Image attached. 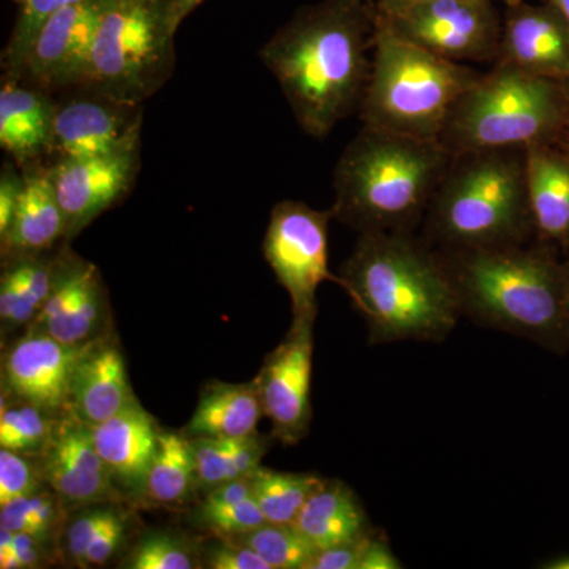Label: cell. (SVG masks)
<instances>
[{
    "label": "cell",
    "mask_w": 569,
    "mask_h": 569,
    "mask_svg": "<svg viewBox=\"0 0 569 569\" xmlns=\"http://www.w3.org/2000/svg\"><path fill=\"white\" fill-rule=\"evenodd\" d=\"M261 415L264 413L257 380L244 385H211L201 395L187 426V437H253Z\"/></svg>",
    "instance_id": "obj_25"
},
{
    "label": "cell",
    "mask_w": 569,
    "mask_h": 569,
    "mask_svg": "<svg viewBox=\"0 0 569 569\" xmlns=\"http://www.w3.org/2000/svg\"><path fill=\"white\" fill-rule=\"evenodd\" d=\"M190 443L193 449L197 486L211 490L223 482L233 481L227 438L192 437Z\"/></svg>",
    "instance_id": "obj_34"
},
{
    "label": "cell",
    "mask_w": 569,
    "mask_h": 569,
    "mask_svg": "<svg viewBox=\"0 0 569 569\" xmlns=\"http://www.w3.org/2000/svg\"><path fill=\"white\" fill-rule=\"evenodd\" d=\"M541 2L548 3V6H552L553 9L559 10L561 17H563L569 24V0H541Z\"/></svg>",
    "instance_id": "obj_49"
},
{
    "label": "cell",
    "mask_w": 569,
    "mask_h": 569,
    "mask_svg": "<svg viewBox=\"0 0 569 569\" xmlns=\"http://www.w3.org/2000/svg\"><path fill=\"white\" fill-rule=\"evenodd\" d=\"M14 2H20V3H21V6H22V3H24V2H26V0H14Z\"/></svg>",
    "instance_id": "obj_52"
},
{
    "label": "cell",
    "mask_w": 569,
    "mask_h": 569,
    "mask_svg": "<svg viewBox=\"0 0 569 569\" xmlns=\"http://www.w3.org/2000/svg\"><path fill=\"white\" fill-rule=\"evenodd\" d=\"M313 323L316 318H293L283 342L268 356L257 378L263 413L284 445L299 443L312 422Z\"/></svg>",
    "instance_id": "obj_11"
},
{
    "label": "cell",
    "mask_w": 569,
    "mask_h": 569,
    "mask_svg": "<svg viewBox=\"0 0 569 569\" xmlns=\"http://www.w3.org/2000/svg\"><path fill=\"white\" fill-rule=\"evenodd\" d=\"M337 277L376 346L441 342L462 317L440 253L413 233L361 234Z\"/></svg>",
    "instance_id": "obj_2"
},
{
    "label": "cell",
    "mask_w": 569,
    "mask_h": 569,
    "mask_svg": "<svg viewBox=\"0 0 569 569\" xmlns=\"http://www.w3.org/2000/svg\"><path fill=\"white\" fill-rule=\"evenodd\" d=\"M295 527L317 550L346 545L373 531L353 490L328 479L307 500Z\"/></svg>",
    "instance_id": "obj_23"
},
{
    "label": "cell",
    "mask_w": 569,
    "mask_h": 569,
    "mask_svg": "<svg viewBox=\"0 0 569 569\" xmlns=\"http://www.w3.org/2000/svg\"><path fill=\"white\" fill-rule=\"evenodd\" d=\"M204 563L212 569H271L252 548L231 538L209 549Z\"/></svg>",
    "instance_id": "obj_39"
},
{
    "label": "cell",
    "mask_w": 569,
    "mask_h": 569,
    "mask_svg": "<svg viewBox=\"0 0 569 569\" xmlns=\"http://www.w3.org/2000/svg\"><path fill=\"white\" fill-rule=\"evenodd\" d=\"M201 522L222 538L241 537L266 523L263 512L254 498L231 505H204L201 508Z\"/></svg>",
    "instance_id": "obj_33"
},
{
    "label": "cell",
    "mask_w": 569,
    "mask_h": 569,
    "mask_svg": "<svg viewBox=\"0 0 569 569\" xmlns=\"http://www.w3.org/2000/svg\"><path fill=\"white\" fill-rule=\"evenodd\" d=\"M171 0H107L82 84L112 102L138 107L174 67Z\"/></svg>",
    "instance_id": "obj_8"
},
{
    "label": "cell",
    "mask_w": 569,
    "mask_h": 569,
    "mask_svg": "<svg viewBox=\"0 0 569 569\" xmlns=\"http://www.w3.org/2000/svg\"><path fill=\"white\" fill-rule=\"evenodd\" d=\"M56 108L44 93L17 81L0 89V146L17 159L29 162L52 146Z\"/></svg>",
    "instance_id": "obj_22"
},
{
    "label": "cell",
    "mask_w": 569,
    "mask_h": 569,
    "mask_svg": "<svg viewBox=\"0 0 569 569\" xmlns=\"http://www.w3.org/2000/svg\"><path fill=\"white\" fill-rule=\"evenodd\" d=\"M197 485L190 438L176 432H160L159 445L144 482L149 500L159 505L181 503Z\"/></svg>",
    "instance_id": "obj_26"
},
{
    "label": "cell",
    "mask_w": 569,
    "mask_h": 569,
    "mask_svg": "<svg viewBox=\"0 0 569 569\" xmlns=\"http://www.w3.org/2000/svg\"><path fill=\"white\" fill-rule=\"evenodd\" d=\"M497 61L548 80L569 82L567 20L545 2L508 7Z\"/></svg>",
    "instance_id": "obj_15"
},
{
    "label": "cell",
    "mask_w": 569,
    "mask_h": 569,
    "mask_svg": "<svg viewBox=\"0 0 569 569\" xmlns=\"http://www.w3.org/2000/svg\"><path fill=\"white\" fill-rule=\"evenodd\" d=\"M565 112L561 82L497 61L452 107L440 142L452 157L553 144Z\"/></svg>",
    "instance_id": "obj_7"
},
{
    "label": "cell",
    "mask_w": 569,
    "mask_h": 569,
    "mask_svg": "<svg viewBox=\"0 0 569 569\" xmlns=\"http://www.w3.org/2000/svg\"><path fill=\"white\" fill-rule=\"evenodd\" d=\"M376 33V2L325 0L299 11L260 51L310 137H328L361 107Z\"/></svg>",
    "instance_id": "obj_1"
},
{
    "label": "cell",
    "mask_w": 569,
    "mask_h": 569,
    "mask_svg": "<svg viewBox=\"0 0 569 569\" xmlns=\"http://www.w3.org/2000/svg\"><path fill=\"white\" fill-rule=\"evenodd\" d=\"M381 18L397 36L449 61L496 62L500 54L503 20L492 0H432Z\"/></svg>",
    "instance_id": "obj_10"
},
{
    "label": "cell",
    "mask_w": 569,
    "mask_h": 569,
    "mask_svg": "<svg viewBox=\"0 0 569 569\" xmlns=\"http://www.w3.org/2000/svg\"><path fill=\"white\" fill-rule=\"evenodd\" d=\"M116 515L112 509L99 508L74 519L66 535V550L71 559L81 565L86 550Z\"/></svg>",
    "instance_id": "obj_37"
},
{
    "label": "cell",
    "mask_w": 569,
    "mask_h": 569,
    "mask_svg": "<svg viewBox=\"0 0 569 569\" xmlns=\"http://www.w3.org/2000/svg\"><path fill=\"white\" fill-rule=\"evenodd\" d=\"M41 455V478L61 500L89 505L110 497L112 475L97 451L91 427L80 419L67 418L52 427Z\"/></svg>",
    "instance_id": "obj_16"
},
{
    "label": "cell",
    "mask_w": 569,
    "mask_h": 569,
    "mask_svg": "<svg viewBox=\"0 0 569 569\" xmlns=\"http://www.w3.org/2000/svg\"><path fill=\"white\" fill-rule=\"evenodd\" d=\"M48 415L50 413L28 402L14 407L2 406L0 447L21 455L43 451L54 427Z\"/></svg>",
    "instance_id": "obj_29"
},
{
    "label": "cell",
    "mask_w": 569,
    "mask_h": 569,
    "mask_svg": "<svg viewBox=\"0 0 569 569\" xmlns=\"http://www.w3.org/2000/svg\"><path fill=\"white\" fill-rule=\"evenodd\" d=\"M332 209L320 211L302 201L274 206L266 230V261L291 299L293 318L317 317V291L326 280L339 282L329 271V222Z\"/></svg>",
    "instance_id": "obj_9"
},
{
    "label": "cell",
    "mask_w": 569,
    "mask_h": 569,
    "mask_svg": "<svg viewBox=\"0 0 569 569\" xmlns=\"http://www.w3.org/2000/svg\"><path fill=\"white\" fill-rule=\"evenodd\" d=\"M526 179L537 238L569 258V152L556 144L530 146Z\"/></svg>",
    "instance_id": "obj_19"
},
{
    "label": "cell",
    "mask_w": 569,
    "mask_h": 569,
    "mask_svg": "<svg viewBox=\"0 0 569 569\" xmlns=\"http://www.w3.org/2000/svg\"><path fill=\"white\" fill-rule=\"evenodd\" d=\"M426 2H432V0H376V9L381 17H391V14L399 13V11Z\"/></svg>",
    "instance_id": "obj_46"
},
{
    "label": "cell",
    "mask_w": 569,
    "mask_h": 569,
    "mask_svg": "<svg viewBox=\"0 0 569 569\" xmlns=\"http://www.w3.org/2000/svg\"><path fill=\"white\" fill-rule=\"evenodd\" d=\"M107 0H82L52 14L37 33L20 77L40 88L82 84Z\"/></svg>",
    "instance_id": "obj_13"
},
{
    "label": "cell",
    "mask_w": 569,
    "mask_h": 569,
    "mask_svg": "<svg viewBox=\"0 0 569 569\" xmlns=\"http://www.w3.org/2000/svg\"><path fill=\"white\" fill-rule=\"evenodd\" d=\"M541 568L546 569H569V553H561L556 559H550L541 565Z\"/></svg>",
    "instance_id": "obj_48"
},
{
    "label": "cell",
    "mask_w": 569,
    "mask_h": 569,
    "mask_svg": "<svg viewBox=\"0 0 569 569\" xmlns=\"http://www.w3.org/2000/svg\"><path fill=\"white\" fill-rule=\"evenodd\" d=\"M507 3V7L518 6V3L523 2V0H503Z\"/></svg>",
    "instance_id": "obj_51"
},
{
    "label": "cell",
    "mask_w": 569,
    "mask_h": 569,
    "mask_svg": "<svg viewBox=\"0 0 569 569\" xmlns=\"http://www.w3.org/2000/svg\"><path fill=\"white\" fill-rule=\"evenodd\" d=\"M58 505L50 493L33 492L0 507V529L26 533L41 545L58 526Z\"/></svg>",
    "instance_id": "obj_31"
},
{
    "label": "cell",
    "mask_w": 569,
    "mask_h": 569,
    "mask_svg": "<svg viewBox=\"0 0 569 569\" xmlns=\"http://www.w3.org/2000/svg\"><path fill=\"white\" fill-rule=\"evenodd\" d=\"M565 284H567V307L569 313V258H565Z\"/></svg>",
    "instance_id": "obj_50"
},
{
    "label": "cell",
    "mask_w": 569,
    "mask_h": 569,
    "mask_svg": "<svg viewBox=\"0 0 569 569\" xmlns=\"http://www.w3.org/2000/svg\"><path fill=\"white\" fill-rule=\"evenodd\" d=\"M481 77L397 36L377 13L372 70L359 107L362 126L440 141L452 107Z\"/></svg>",
    "instance_id": "obj_6"
},
{
    "label": "cell",
    "mask_w": 569,
    "mask_h": 569,
    "mask_svg": "<svg viewBox=\"0 0 569 569\" xmlns=\"http://www.w3.org/2000/svg\"><path fill=\"white\" fill-rule=\"evenodd\" d=\"M22 178L20 204L2 247L7 253L32 254L54 244L66 233V223L51 171L31 170Z\"/></svg>",
    "instance_id": "obj_24"
},
{
    "label": "cell",
    "mask_w": 569,
    "mask_h": 569,
    "mask_svg": "<svg viewBox=\"0 0 569 569\" xmlns=\"http://www.w3.org/2000/svg\"><path fill=\"white\" fill-rule=\"evenodd\" d=\"M254 501L266 522L295 526L299 512L325 479L310 473H283L260 467L249 477Z\"/></svg>",
    "instance_id": "obj_27"
},
{
    "label": "cell",
    "mask_w": 569,
    "mask_h": 569,
    "mask_svg": "<svg viewBox=\"0 0 569 569\" xmlns=\"http://www.w3.org/2000/svg\"><path fill=\"white\" fill-rule=\"evenodd\" d=\"M126 568L132 569H192L194 560L181 539L156 533L138 542L127 559Z\"/></svg>",
    "instance_id": "obj_32"
},
{
    "label": "cell",
    "mask_w": 569,
    "mask_h": 569,
    "mask_svg": "<svg viewBox=\"0 0 569 569\" xmlns=\"http://www.w3.org/2000/svg\"><path fill=\"white\" fill-rule=\"evenodd\" d=\"M102 284L96 266L78 263L54 277L47 302L36 317L33 331L69 346L91 342L102 317Z\"/></svg>",
    "instance_id": "obj_18"
},
{
    "label": "cell",
    "mask_w": 569,
    "mask_h": 569,
    "mask_svg": "<svg viewBox=\"0 0 569 569\" xmlns=\"http://www.w3.org/2000/svg\"><path fill=\"white\" fill-rule=\"evenodd\" d=\"M41 542L26 533L0 529V568L24 569L40 563Z\"/></svg>",
    "instance_id": "obj_38"
},
{
    "label": "cell",
    "mask_w": 569,
    "mask_h": 569,
    "mask_svg": "<svg viewBox=\"0 0 569 569\" xmlns=\"http://www.w3.org/2000/svg\"><path fill=\"white\" fill-rule=\"evenodd\" d=\"M92 342L69 346L32 329L3 359L7 389L47 413L61 410L69 406L74 370Z\"/></svg>",
    "instance_id": "obj_14"
},
{
    "label": "cell",
    "mask_w": 569,
    "mask_h": 569,
    "mask_svg": "<svg viewBox=\"0 0 569 569\" xmlns=\"http://www.w3.org/2000/svg\"><path fill=\"white\" fill-rule=\"evenodd\" d=\"M39 475L21 452L0 449V507L37 492Z\"/></svg>",
    "instance_id": "obj_35"
},
{
    "label": "cell",
    "mask_w": 569,
    "mask_h": 569,
    "mask_svg": "<svg viewBox=\"0 0 569 569\" xmlns=\"http://www.w3.org/2000/svg\"><path fill=\"white\" fill-rule=\"evenodd\" d=\"M138 148L140 138L107 156L62 159L50 170L66 238L80 233L129 190L137 173Z\"/></svg>",
    "instance_id": "obj_12"
},
{
    "label": "cell",
    "mask_w": 569,
    "mask_h": 569,
    "mask_svg": "<svg viewBox=\"0 0 569 569\" xmlns=\"http://www.w3.org/2000/svg\"><path fill=\"white\" fill-rule=\"evenodd\" d=\"M123 531H126V523H123L121 516L116 515L114 519L97 535V538L86 550L82 567H100V565L107 563L121 545Z\"/></svg>",
    "instance_id": "obj_43"
},
{
    "label": "cell",
    "mask_w": 569,
    "mask_h": 569,
    "mask_svg": "<svg viewBox=\"0 0 569 569\" xmlns=\"http://www.w3.org/2000/svg\"><path fill=\"white\" fill-rule=\"evenodd\" d=\"M133 402L121 350L110 342L93 340L71 380V415L86 426L96 427Z\"/></svg>",
    "instance_id": "obj_20"
},
{
    "label": "cell",
    "mask_w": 569,
    "mask_h": 569,
    "mask_svg": "<svg viewBox=\"0 0 569 569\" xmlns=\"http://www.w3.org/2000/svg\"><path fill=\"white\" fill-rule=\"evenodd\" d=\"M231 539L252 548L271 569H306L317 552L295 526L266 522L249 533Z\"/></svg>",
    "instance_id": "obj_28"
},
{
    "label": "cell",
    "mask_w": 569,
    "mask_h": 569,
    "mask_svg": "<svg viewBox=\"0 0 569 569\" xmlns=\"http://www.w3.org/2000/svg\"><path fill=\"white\" fill-rule=\"evenodd\" d=\"M91 430L97 451L112 478L129 489L144 488L160 432L140 403L134 400Z\"/></svg>",
    "instance_id": "obj_21"
},
{
    "label": "cell",
    "mask_w": 569,
    "mask_h": 569,
    "mask_svg": "<svg viewBox=\"0 0 569 569\" xmlns=\"http://www.w3.org/2000/svg\"><path fill=\"white\" fill-rule=\"evenodd\" d=\"M526 149L452 157L425 216V241L438 252L530 241Z\"/></svg>",
    "instance_id": "obj_5"
},
{
    "label": "cell",
    "mask_w": 569,
    "mask_h": 569,
    "mask_svg": "<svg viewBox=\"0 0 569 569\" xmlns=\"http://www.w3.org/2000/svg\"><path fill=\"white\" fill-rule=\"evenodd\" d=\"M402 567V561L397 559L396 553L392 552L388 538L380 537L373 530L367 538L359 569H400Z\"/></svg>",
    "instance_id": "obj_44"
},
{
    "label": "cell",
    "mask_w": 569,
    "mask_h": 569,
    "mask_svg": "<svg viewBox=\"0 0 569 569\" xmlns=\"http://www.w3.org/2000/svg\"><path fill=\"white\" fill-rule=\"evenodd\" d=\"M452 162L440 141L362 126L335 173V219L366 233H413Z\"/></svg>",
    "instance_id": "obj_4"
},
{
    "label": "cell",
    "mask_w": 569,
    "mask_h": 569,
    "mask_svg": "<svg viewBox=\"0 0 569 569\" xmlns=\"http://www.w3.org/2000/svg\"><path fill=\"white\" fill-rule=\"evenodd\" d=\"M230 456L231 478H249L260 468L264 455V445L257 436L247 438H227Z\"/></svg>",
    "instance_id": "obj_41"
},
{
    "label": "cell",
    "mask_w": 569,
    "mask_h": 569,
    "mask_svg": "<svg viewBox=\"0 0 569 569\" xmlns=\"http://www.w3.org/2000/svg\"><path fill=\"white\" fill-rule=\"evenodd\" d=\"M39 307L33 305L31 296L26 290L17 266L7 269L0 280V318L7 328H18L36 320Z\"/></svg>",
    "instance_id": "obj_36"
},
{
    "label": "cell",
    "mask_w": 569,
    "mask_h": 569,
    "mask_svg": "<svg viewBox=\"0 0 569 569\" xmlns=\"http://www.w3.org/2000/svg\"><path fill=\"white\" fill-rule=\"evenodd\" d=\"M370 533L365 538L356 539V541L346 542V545L317 550L306 569H359Z\"/></svg>",
    "instance_id": "obj_40"
},
{
    "label": "cell",
    "mask_w": 569,
    "mask_h": 569,
    "mask_svg": "<svg viewBox=\"0 0 569 569\" xmlns=\"http://www.w3.org/2000/svg\"><path fill=\"white\" fill-rule=\"evenodd\" d=\"M141 114L137 107L104 97L71 100L56 108L52 148L62 159L107 156L140 138Z\"/></svg>",
    "instance_id": "obj_17"
},
{
    "label": "cell",
    "mask_w": 569,
    "mask_h": 569,
    "mask_svg": "<svg viewBox=\"0 0 569 569\" xmlns=\"http://www.w3.org/2000/svg\"><path fill=\"white\" fill-rule=\"evenodd\" d=\"M565 88V97H567V112H565V122L561 132L553 144L559 146L563 151L569 152V82H561Z\"/></svg>",
    "instance_id": "obj_47"
},
{
    "label": "cell",
    "mask_w": 569,
    "mask_h": 569,
    "mask_svg": "<svg viewBox=\"0 0 569 569\" xmlns=\"http://www.w3.org/2000/svg\"><path fill=\"white\" fill-rule=\"evenodd\" d=\"M80 2L82 0H26L22 3L20 18H18L14 31L11 33L7 50L3 52V66H6L11 78L20 77L33 40H36L40 29L43 28L44 22L50 20L52 14L58 13V11Z\"/></svg>",
    "instance_id": "obj_30"
},
{
    "label": "cell",
    "mask_w": 569,
    "mask_h": 569,
    "mask_svg": "<svg viewBox=\"0 0 569 569\" xmlns=\"http://www.w3.org/2000/svg\"><path fill=\"white\" fill-rule=\"evenodd\" d=\"M24 178H21L11 164H3L0 174V239L9 234L14 213L20 204Z\"/></svg>",
    "instance_id": "obj_42"
},
{
    "label": "cell",
    "mask_w": 569,
    "mask_h": 569,
    "mask_svg": "<svg viewBox=\"0 0 569 569\" xmlns=\"http://www.w3.org/2000/svg\"><path fill=\"white\" fill-rule=\"evenodd\" d=\"M438 253L455 284L462 317L553 353H569L565 260L557 247L537 238V242Z\"/></svg>",
    "instance_id": "obj_3"
},
{
    "label": "cell",
    "mask_w": 569,
    "mask_h": 569,
    "mask_svg": "<svg viewBox=\"0 0 569 569\" xmlns=\"http://www.w3.org/2000/svg\"><path fill=\"white\" fill-rule=\"evenodd\" d=\"M203 0H171L170 3V24L173 32L178 31L181 22L197 9Z\"/></svg>",
    "instance_id": "obj_45"
}]
</instances>
